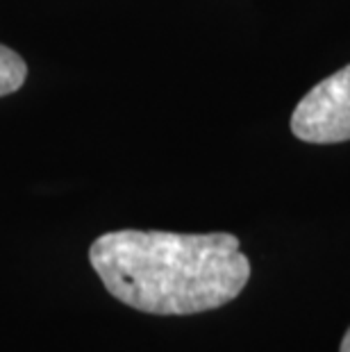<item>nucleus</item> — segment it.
<instances>
[{
    "mask_svg": "<svg viewBox=\"0 0 350 352\" xmlns=\"http://www.w3.org/2000/svg\"><path fill=\"white\" fill-rule=\"evenodd\" d=\"M292 132L307 144H339L350 139V64L318 82L296 104Z\"/></svg>",
    "mask_w": 350,
    "mask_h": 352,
    "instance_id": "f03ea898",
    "label": "nucleus"
},
{
    "mask_svg": "<svg viewBox=\"0 0 350 352\" xmlns=\"http://www.w3.org/2000/svg\"><path fill=\"white\" fill-rule=\"evenodd\" d=\"M25 78H28V66L23 62V57L0 43V96L19 91L23 87Z\"/></svg>",
    "mask_w": 350,
    "mask_h": 352,
    "instance_id": "7ed1b4c3",
    "label": "nucleus"
},
{
    "mask_svg": "<svg viewBox=\"0 0 350 352\" xmlns=\"http://www.w3.org/2000/svg\"><path fill=\"white\" fill-rule=\"evenodd\" d=\"M89 261L116 300L157 316L216 309L250 280V261L228 232H107L91 243Z\"/></svg>",
    "mask_w": 350,
    "mask_h": 352,
    "instance_id": "f257e3e1",
    "label": "nucleus"
},
{
    "mask_svg": "<svg viewBox=\"0 0 350 352\" xmlns=\"http://www.w3.org/2000/svg\"><path fill=\"white\" fill-rule=\"evenodd\" d=\"M339 352H350V327H348V332L344 334V341H341Z\"/></svg>",
    "mask_w": 350,
    "mask_h": 352,
    "instance_id": "20e7f679",
    "label": "nucleus"
}]
</instances>
